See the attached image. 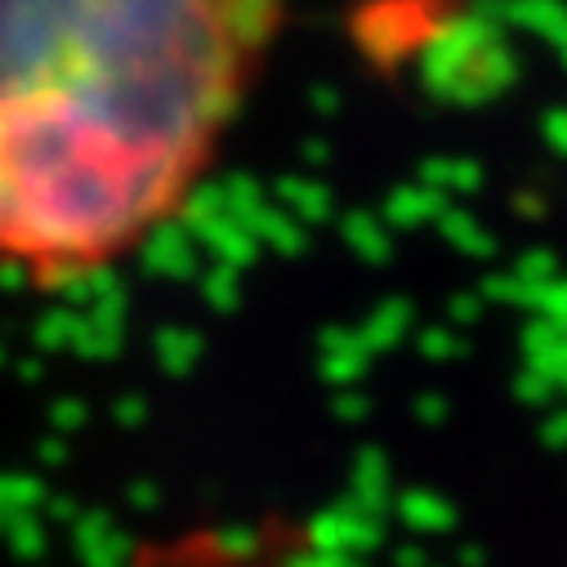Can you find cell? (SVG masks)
Here are the masks:
<instances>
[{"label":"cell","instance_id":"1","mask_svg":"<svg viewBox=\"0 0 567 567\" xmlns=\"http://www.w3.org/2000/svg\"><path fill=\"white\" fill-rule=\"evenodd\" d=\"M291 0H0V287L68 296L188 219Z\"/></svg>","mask_w":567,"mask_h":567}]
</instances>
